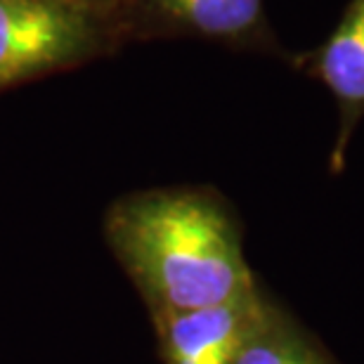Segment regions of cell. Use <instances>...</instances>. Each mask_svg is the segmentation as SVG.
<instances>
[{"label": "cell", "instance_id": "52a82bcc", "mask_svg": "<svg viewBox=\"0 0 364 364\" xmlns=\"http://www.w3.org/2000/svg\"><path fill=\"white\" fill-rule=\"evenodd\" d=\"M76 3H83V5L92 7V10H100V12H105V14H109V17H112V10L128 5L130 0H76Z\"/></svg>", "mask_w": 364, "mask_h": 364}, {"label": "cell", "instance_id": "7a4b0ae2", "mask_svg": "<svg viewBox=\"0 0 364 364\" xmlns=\"http://www.w3.org/2000/svg\"><path fill=\"white\" fill-rule=\"evenodd\" d=\"M112 17L76 0H0V88L100 53Z\"/></svg>", "mask_w": 364, "mask_h": 364}, {"label": "cell", "instance_id": "5b68a950", "mask_svg": "<svg viewBox=\"0 0 364 364\" xmlns=\"http://www.w3.org/2000/svg\"><path fill=\"white\" fill-rule=\"evenodd\" d=\"M130 5L142 24L161 33L242 48L270 41L263 0H130Z\"/></svg>", "mask_w": 364, "mask_h": 364}, {"label": "cell", "instance_id": "277c9868", "mask_svg": "<svg viewBox=\"0 0 364 364\" xmlns=\"http://www.w3.org/2000/svg\"><path fill=\"white\" fill-rule=\"evenodd\" d=\"M308 74L333 95L338 133L331 151V171L346 166V149L364 119V0H350L336 28L308 57Z\"/></svg>", "mask_w": 364, "mask_h": 364}, {"label": "cell", "instance_id": "8992f818", "mask_svg": "<svg viewBox=\"0 0 364 364\" xmlns=\"http://www.w3.org/2000/svg\"><path fill=\"white\" fill-rule=\"evenodd\" d=\"M232 364H336L319 343L282 310H272L267 322L242 346Z\"/></svg>", "mask_w": 364, "mask_h": 364}, {"label": "cell", "instance_id": "6da1fadb", "mask_svg": "<svg viewBox=\"0 0 364 364\" xmlns=\"http://www.w3.org/2000/svg\"><path fill=\"white\" fill-rule=\"evenodd\" d=\"M112 237L156 315L228 303L256 291L228 208L199 189H164L123 201Z\"/></svg>", "mask_w": 364, "mask_h": 364}, {"label": "cell", "instance_id": "3957f363", "mask_svg": "<svg viewBox=\"0 0 364 364\" xmlns=\"http://www.w3.org/2000/svg\"><path fill=\"white\" fill-rule=\"evenodd\" d=\"M272 305L251 291L228 303L159 317L168 364H232L242 346L272 315Z\"/></svg>", "mask_w": 364, "mask_h": 364}]
</instances>
